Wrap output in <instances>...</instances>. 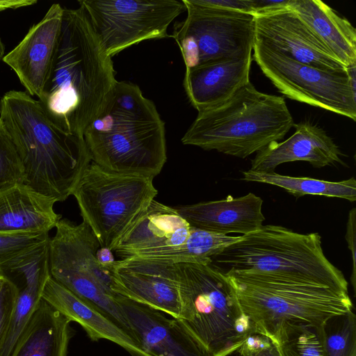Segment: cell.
Returning a JSON list of instances; mask_svg holds the SVG:
<instances>
[{
  "label": "cell",
  "instance_id": "obj_34",
  "mask_svg": "<svg viewBox=\"0 0 356 356\" xmlns=\"http://www.w3.org/2000/svg\"><path fill=\"white\" fill-rule=\"evenodd\" d=\"M192 3L208 8L240 11L252 14V0H189Z\"/></svg>",
  "mask_w": 356,
  "mask_h": 356
},
{
  "label": "cell",
  "instance_id": "obj_18",
  "mask_svg": "<svg viewBox=\"0 0 356 356\" xmlns=\"http://www.w3.org/2000/svg\"><path fill=\"white\" fill-rule=\"evenodd\" d=\"M294 134L284 142H273L257 152L250 170L273 172L280 164L296 161L315 168L343 164L339 147L321 128L309 122L293 124Z\"/></svg>",
  "mask_w": 356,
  "mask_h": 356
},
{
  "label": "cell",
  "instance_id": "obj_19",
  "mask_svg": "<svg viewBox=\"0 0 356 356\" xmlns=\"http://www.w3.org/2000/svg\"><path fill=\"white\" fill-rule=\"evenodd\" d=\"M252 54L186 69L183 85L192 106L198 111L229 98L250 82Z\"/></svg>",
  "mask_w": 356,
  "mask_h": 356
},
{
  "label": "cell",
  "instance_id": "obj_6",
  "mask_svg": "<svg viewBox=\"0 0 356 356\" xmlns=\"http://www.w3.org/2000/svg\"><path fill=\"white\" fill-rule=\"evenodd\" d=\"M176 264L182 302L177 320L207 356L238 352L254 329L227 276L210 264Z\"/></svg>",
  "mask_w": 356,
  "mask_h": 356
},
{
  "label": "cell",
  "instance_id": "obj_21",
  "mask_svg": "<svg viewBox=\"0 0 356 356\" xmlns=\"http://www.w3.org/2000/svg\"><path fill=\"white\" fill-rule=\"evenodd\" d=\"M41 298L71 322L81 325L92 340H108L133 356H151L111 320L51 276L44 284Z\"/></svg>",
  "mask_w": 356,
  "mask_h": 356
},
{
  "label": "cell",
  "instance_id": "obj_40",
  "mask_svg": "<svg viewBox=\"0 0 356 356\" xmlns=\"http://www.w3.org/2000/svg\"><path fill=\"white\" fill-rule=\"evenodd\" d=\"M2 277L1 275H0V278Z\"/></svg>",
  "mask_w": 356,
  "mask_h": 356
},
{
  "label": "cell",
  "instance_id": "obj_17",
  "mask_svg": "<svg viewBox=\"0 0 356 356\" xmlns=\"http://www.w3.org/2000/svg\"><path fill=\"white\" fill-rule=\"evenodd\" d=\"M263 200L252 193L241 197L203 202L175 207L178 213L193 227L227 235H242L263 227Z\"/></svg>",
  "mask_w": 356,
  "mask_h": 356
},
{
  "label": "cell",
  "instance_id": "obj_13",
  "mask_svg": "<svg viewBox=\"0 0 356 356\" xmlns=\"http://www.w3.org/2000/svg\"><path fill=\"white\" fill-rule=\"evenodd\" d=\"M113 291L129 300L179 319L182 302L177 264L126 258L112 268Z\"/></svg>",
  "mask_w": 356,
  "mask_h": 356
},
{
  "label": "cell",
  "instance_id": "obj_23",
  "mask_svg": "<svg viewBox=\"0 0 356 356\" xmlns=\"http://www.w3.org/2000/svg\"><path fill=\"white\" fill-rule=\"evenodd\" d=\"M288 7L346 67L356 65V30L320 0H289Z\"/></svg>",
  "mask_w": 356,
  "mask_h": 356
},
{
  "label": "cell",
  "instance_id": "obj_4",
  "mask_svg": "<svg viewBox=\"0 0 356 356\" xmlns=\"http://www.w3.org/2000/svg\"><path fill=\"white\" fill-rule=\"evenodd\" d=\"M241 237L212 257L211 265L225 275H251L348 292V282L325 256L318 233L300 234L268 225Z\"/></svg>",
  "mask_w": 356,
  "mask_h": 356
},
{
  "label": "cell",
  "instance_id": "obj_38",
  "mask_svg": "<svg viewBox=\"0 0 356 356\" xmlns=\"http://www.w3.org/2000/svg\"><path fill=\"white\" fill-rule=\"evenodd\" d=\"M37 3L36 0H0V12L32 6Z\"/></svg>",
  "mask_w": 356,
  "mask_h": 356
},
{
  "label": "cell",
  "instance_id": "obj_11",
  "mask_svg": "<svg viewBox=\"0 0 356 356\" xmlns=\"http://www.w3.org/2000/svg\"><path fill=\"white\" fill-rule=\"evenodd\" d=\"M106 54L112 58L140 42L171 37L170 23L186 10L177 0H81Z\"/></svg>",
  "mask_w": 356,
  "mask_h": 356
},
{
  "label": "cell",
  "instance_id": "obj_25",
  "mask_svg": "<svg viewBox=\"0 0 356 356\" xmlns=\"http://www.w3.org/2000/svg\"><path fill=\"white\" fill-rule=\"evenodd\" d=\"M241 238V236L225 235L192 227L190 235L181 245L139 252L127 258L159 260L175 264L194 262L209 264L212 257Z\"/></svg>",
  "mask_w": 356,
  "mask_h": 356
},
{
  "label": "cell",
  "instance_id": "obj_20",
  "mask_svg": "<svg viewBox=\"0 0 356 356\" xmlns=\"http://www.w3.org/2000/svg\"><path fill=\"white\" fill-rule=\"evenodd\" d=\"M191 229L175 207L154 200L120 240L113 252L122 259L139 252L177 246L187 239Z\"/></svg>",
  "mask_w": 356,
  "mask_h": 356
},
{
  "label": "cell",
  "instance_id": "obj_2",
  "mask_svg": "<svg viewBox=\"0 0 356 356\" xmlns=\"http://www.w3.org/2000/svg\"><path fill=\"white\" fill-rule=\"evenodd\" d=\"M0 122L21 159L24 184L55 202L72 195L92 162L83 136L60 129L26 91L3 95Z\"/></svg>",
  "mask_w": 356,
  "mask_h": 356
},
{
  "label": "cell",
  "instance_id": "obj_37",
  "mask_svg": "<svg viewBox=\"0 0 356 356\" xmlns=\"http://www.w3.org/2000/svg\"><path fill=\"white\" fill-rule=\"evenodd\" d=\"M113 252L112 250L108 248L99 247L96 253L98 262L103 267L111 270L116 261Z\"/></svg>",
  "mask_w": 356,
  "mask_h": 356
},
{
  "label": "cell",
  "instance_id": "obj_27",
  "mask_svg": "<svg viewBox=\"0 0 356 356\" xmlns=\"http://www.w3.org/2000/svg\"><path fill=\"white\" fill-rule=\"evenodd\" d=\"M48 279L39 275L15 282L18 294L8 327L0 341V356L11 355L42 298V292Z\"/></svg>",
  "mask_w": 356,
  "mask_h": 356
},
{
  "label": "cell",
  "instance_id": "obj_39",
  "mask_svg": "<svg viewBox=\"0 0 356 356\" xmlns=\"http://www.w3.org/2000/svg\"><path fill=\"white\" fill-rule=\"evenodd\" d=\"M5 53V45L3 43L1 39L0 38V59H2Z\"/></svg>",
  "mask_w": 356,
  "mask_h": 356
},
{
  "label": "cell",
  "instance_id": "obj_26",
  "mask_svg": "<svg viewBox=\"0 0 356 356\" xmlns=\"http://www.w3.org/2000/svg\"><path fill=\"white\" fill-rule=\"evenodd\" d=\"M241 179L279 186L298 198L305 195H323L329 197L356 200V180L354 177L340 181H329L310 177H294L275 172H261L251 170L242 171Z\"/></svg>",
  "mask_w": 356,
  "mask_h": 356
},
{
  "label": "cell",
  "instance_id": "obj_35",
  "mask_svg": "<svg viewBox=\"0 0 356 356\" xmlns=\"http://www.w3.org/2000/svg\"><path fill=\"white\" fill-rule=\"evenodd\" d=\"M356 233V209H352L348 214L347 227H346V239L348 244V248L351 252L352 261H353V270L350 277V281L355 290V234Z\"/></svg>",
  "mask_w": 356,
  "mask_h": 356
},
{
  "label": "cell",
  "instance_id": "obj_14",
  "mask_svg": "<svg viewBox=\"0 0 356 356\" xmlns=\"http://www.w3.org/2000/svg\"><path fill=\"white\" fill-rule=\"evenodd\" d=\"M254 40L300 63L332 73L346 72L335 56L289 7L254 16Z\"/></svg>",
  "mask_w": 356,
  "mask_h": 356
},
{
  "label": "cell",
  "instance_id": "obj_24",
  "mask_svg": "<svg viewBox=\"0 0 356 356\" xmlns=\"http://www.w3.org/2000/svg\"><path fill=\"white\" fill-rule=\"evenodd\" d=\"M70 323L41 298L10 356H67Z\"/></svg>",
  "mask_w": 356,
  "mask_h": 356
},
{
  "label": "cell",
  "instance_id": "obj_10",
  "mask_svg": "<svg viewBox=\"0 0 356 356\" xmlns=\"http://www.w3.org/2000/svg\"><path fill=\"white\" fill-rule=\"evenodd\" d=\"M182 2L187 16L175 25L171 37L179 46L186 69L252 54L253 15L197 6L189 0Z\"/></svg>",
  "mask_w": 356,
  "mask_h": 356
},
{
  "label": "cell",
  "instance_id": "obj_16",
  "mask_svg": "<svg viewBox=\"0 0 356 356\" xmlns=\"http://www.w3.org/2000/svg\"><path fill=\"white\" fill-rule=\"evenodd\" d=\"M134 341L151 356H207L179 320L120 296Z\"/></svg>",
  "mask_w": 356,
  "mask_h": 356
},
{
  "label": "cell",
  "instance_id": "obj_29",
  "mask_svg": "<svg viewBox=\"0 0 356 356\" xmlns=\"http://www.w3.org/2000/svg\"><path fill=\"white\" fill-rule=\"evenodd\" d=\"M325 356H356V316L353 309L323 325Z\"/></svg>",
  "mask_w": 356,
  "mask_h": 356
},
{
  "label": "cell",
  "instance_id": "obj_1",
  "mask_svg": "<svg viewBox=\"0 0 356 356\" xmlns=\"http://www.w3.org/2000/svg\"><path fill=\"white\" fill-rule=\"evenodd\" d=\"M117 81L112 58L83 9L64 8L56 64L38 100L48 117L63 131L83 136Z\"/></svg>",
  "mask_w": 356,
  "mask_h": 356
},
{
  "label": "cell",
  "instance_id": "obj_28",
  "mask_svg": "<svg viewBox=\"0 0 356 356\" xmlns=\"http://www.w3.org/2000/svg\"><path fill=\"white\" fill-rule=\"evenodd\" d=\"M268 338L280 356H325L323 325L286 322Z\"/></svg>",
  "mask_w": 356,
  "mask_h": 356
},
{
  "label": "cell",
  "instance_id": "obj_7",
  "mask_svg": "<svg viewBox=\"0 0 356 356\" xmlns=\"http://www.w3.org/2000/svg\"><path fill=\"white\" fill-rule=\"evenodd\" d=\"M225 275L254 331L268 337L283 323L322 326L330 318L353 308L346 291L251 275Z\"/></svg>",
  "mask_w": 356,
  "mask_h": 356
},
{
  "label": "cell",
  "instance_id": "obj_5",
  "mask_svg": "<svg viewBox=\"0 0 356 356\" xmlns=\"http://www.w3.org/2000/svg\"><path fill=\"white\" fill-rule=\"evenodd\" d=\"M293 124L283 97L261 92L250 81L225 102L198 112L181 142L245 159L283 138Z\"/></svg>",
  "mask_w": 356,
  "mask_h": 356
},
{
  "label": "cell",
  "instance_id": "obj_32",
  "mask_svg": "<svg viewBox=\"0 0 356 356\" xmlns=\"http://www.w3.org/2000/svg\"><path fill=\"white\" fill-rule=\"evenodd\" d=\"M238 352L241 356H280L276 343L255 331L246 337Z\"/></svg>",
  "mask_w": 356,
  "mask_h": 356
},
{
  "label": "cell",
  "instance_id": "obj_8",
  "mask_svg": "<svg viewBox=\"0 0 356 356\" xmlns=\"http://www.w3.org/2000/svg\"><path fill=\"white\" fill-rule=\"evenodd\" d=\"M154 177L106 170L94 162L85 169L72 192L83 221L99 247L115 246L158 193Z\"/></svg>",
  "mask_w": 356,
  "mask_h": 356
},
{
  "label": "cell",
  "instance_id": "obj_12",
  "mask_svg": "<svg viewBox=\"0 0 356 356\" xmlns=\"http://www.w3.org/2000/svg\"><path fill=\"white\" fill-rule=\"evenodd\" d=\"M252 59L280 92L356 120V93L347 71L327 72L292 60L254 40Z\"/></svg>",
  "mask_w": 356,
  "mask_h": 356
},
{
  "label": "cell",
  "instance_id": "obj_3",
  "mask_svg": "<svg viewBox=\"0 0 356 356\" xmlns=\"http://www.w3.org/2000/svg\"><path fill=\"white\" fill-rule=\"evenodd\" d=\"M83 136L92 161L111 171L154 178L167 160L165 123L131 82L117 81Z\"/></svg>",
  "mask_w": 356,
  "mask_h": 356
},
{
  "label": "cell",
  "instance_id": "obj_15",
  "mask_svg": "<svg viewBox=\"0 0 356 356\" xmlns=\"http://www.w3.org/2000/svg\"><path fill=\"white\" fill-rule=\"evenodd\" d=\"M64 8L51 6L22 40L3 56L31 96L41 98L51 78L59 48Z\"/></svg>",
  "mask_w": 356,
  "mask_h": 356
},
{
  "label": "cell",
  "instance_id": "obj_31",
  "mask_svg": "<svg viewBox=\"0 0 356 356\" xmlns=\"http://www.w3.org/2000/svg\"><path fill=\"white\" fill-rule=\"evenodd\" d=\"M47 232L0 234V264L49 241Z\"/></svg>",
  "mask_w": 356,
  "mask_h": 356
},
{
  "label": "cell",
  "instance_id": "obj_22",
  "mask_svg": "<svg viewBox=\"0 0 356 356\" xmlns=\"http://www.w3.org/2000/svg\"><path fill=\"white\" fill-rule=\"evenodd\" d=\"M55 203L24 184L0 191V234L49 233L61 218Z\"/></svg>",
  "mask_w": 356,
  "mask_h": 356
},
{
  "label": "cell",
  "instance_id": "obj_30",
  "mask_svg": "<svg viewBox=\"0 0 356 356\" xmlns=\"http://www.w3.org/2000/svg\"><path fill=\"white\" fill-rule=\"evenodd\" d=\"M24 182V171L21 159L0 122V191Z\"/></svg>",
  "mask_w": 356,
  "mask_h": 356
},
{
  "label": "cell",
  "instance_id": "obj_33",
  "mask_svg": "<svg viewBox=\"0 0 356 356\" xmlns=\"http://www.w3.org/2000/svg\"><path fill=\"white\" fill-rule=\"evenodd\" d=\"M17 294L18 289L14 283L0 278V341L8 327Z\"/></svg>",
  "mask_w": 356,
  "mask_h": 356
},
{
  "label": "cell",
  "instance_id": "obj_9",
  "mask_svg": "<svg viewBox=\"0 0 356 356\" xmlns=\"http://www.w3.org/2000/svg\"><path fill=\"white\" fill-rule=\"evenodd\" d=\"M49 242L51 277L78 298L96 308L134 341L131 330L113 289L112 269L103 267L96 253L99 244L83 221L76 225L60 219Z\"/></svg>",
  "mask_w": 356,
  "mask_h": 356
},
{
  "label": "cell",
  "instance_id": "obj_36",
  "mask_svg": "<svg viewBox=\"0 0 356 356\" xmlns=\"http://www.w3.org/2000/svg\"><path fill=\"white\" fill-rule=\"evenodd\" d=\"M289 0H252V15L268 13L288 7Z\"/></svg>",
  "mask_w": 356,
  "mask_h": 356
}]
</instances>
